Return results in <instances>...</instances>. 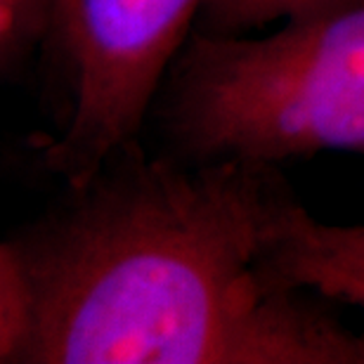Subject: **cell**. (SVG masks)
Here are the masks:
<instances>
[{"label":"cell","mask_w":364,"mask_h":364,"mask_svg":"<svg viewBox=\"0 0 364 364\" xmlns=\"http://www.w3.org/2000/svg\"><path fill=\"white\" fill-rule=\"evenodd\" d=\"M151 114L166 154L185 161L364 154V0L294 14L270 36L192 28Z\"/></svg>","instance_id":"obj_2"},{"label":"cell","mask_w":364,"mask_h":364,"mask_svg":"<svg viewBox=\"0 0 364 364\" xmlns=\"http://www.w3.org/2000/svg\"><path fill=\"white\" fill-rule=\"evenodd\" d=\"M333 0H206L194 28L210 33H249L274 19L315 10Z\"/></svg>","instance_id":"obj_6"},{"label":"cell","mask_w":364,"mask_h":364,"mask_svg":"<svg viewBox=\"0 0 364 364\" xmlns=\"http://www.w3.org/2000/svg\"><path fill=\"white\" fill-rule=\"evenodd\" d=\"M62 7H64V0H62ZM60 21H62V19H60Z\"/></svg>","instance_id":"obj_7"},{"label":"cell","mask_w":364,"mask_h":364,"mask_svg":"<svg viewBox=\"0 0 364 364\" xmlns=\"http://www.w3.org/2000/svg\"><path fill=\"white\" fill-rule=\"evenodd\" d=\"M277 263L298 287L364 310V223H322L303 208L282 237Z\"/></svg>","instance_id":"obj_4"},{"label":"cell","mask_w":364,"mask_h":364,"mask_svg":"<svg viewBox=\"0 0 364 364\" xmlns=\"http://www.w3.org/2000/svg\"><path fill=\"white\" fill-rule=\"evenodd\" d=\"M62 0H0V67L10 76L43 43L57 41Z\"/></svg>","instance_id":"obj_5"},{"label":"cell","mask_w":364,"mask_h":364,"mask_svg":"<svg viewBox=\"0 0 364 364\" xmlns=\"http://www.w3.org/2000/svg\"><path fill=\"white\" fill-rule=\"evenodd\" d=\"M203 3L64 0L57 41L69 57L74 107L62 135L43 149V168L78 187L140 137Z\"/></svg>","instance_id":"obj_3"},{"label":"cell","mask_w":364,"mask_h":364,"mask_svg":"<svg viewBox=\"0 0 364 364\" xmlns=\"http://www.w3.org/2000/svg\"><path fill=\"white\" fill-rule=\"evenodd\" d=\"M303 208L272 164L126 144L0 246V362L364 364L277 263Z\"/></svg>","instance_id":"obj_1"}]
</instances>
